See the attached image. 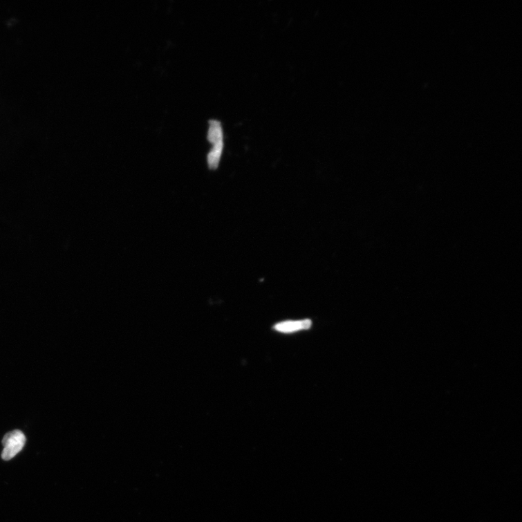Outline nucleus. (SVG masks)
<instances>
[{"label":"nucleus","mask_w":522,"mask_h":522,"mask_svg":"<svg viewBox=\"0 0 522 522\" xmlns=\"http://www.w3.org/2000/svg\"><path fill=\"white\" fill-rule=\"evenodd\" d=\"M26 441V437L21 430L16 429L8 432L3 439V459L9 460L16 456L23 450Z\"/></svg>","instance_id":"1"},{"label":"nucleus","mask_w":522,"mask_h":522,"mask_svg":"<svg viewBox=\"0 0 522 522\" xmlns=\"http://www.w3.org/2000/svg\"><path fill=\"white\" fill-rule=\"evenodd\" d=\"M312 322L310 319L297 321H286L276 324L274 329L280 333H290L297 330H308Z\"/></svg>","instance_id":"2"},{"label":"nucleus","mask_w":522,"mask_h":522,"mask_svg":"<svg viewBox=\"0 0 522 522\" xmlns=\"http://www.w3.org/2000/svg\"><path fill=\"white\" fill-rule=\"evenodd\" d=\"M207 140L213 145L223 142V131L218 121L211 120L209 122Z\"/></svg>","instance_id":"3"},{"label":"nucleus","mask_w":522,"mask_h":522,"mask_svg":"<svg viewBox=\"0 0 522 522\" xmlns=\"http://www.w3.org/2000/svg\"><path fill=\"white\" fill-rule=\"evenodd\" d=\"M223 142L214 145L212 150L207 156L208 166L212 169H217L222 153Z\"/></svg>","instance_id":"4"}]
</instances>
